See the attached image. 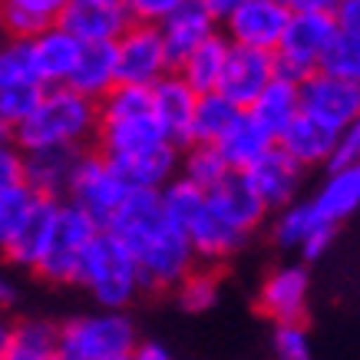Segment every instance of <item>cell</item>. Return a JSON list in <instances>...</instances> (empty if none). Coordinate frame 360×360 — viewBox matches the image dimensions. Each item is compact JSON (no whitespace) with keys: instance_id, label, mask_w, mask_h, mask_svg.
I'll list each match as a JSON object with an SVG mask.
<instances>
[{"instance_id":"2","label":"cell","mask_w":360,"mask_h":360,"mask_svg":"<svg viewBox=\"0 0 360 360\" xmlns=\"http://www.w3.org/2000/svg\"><path fill=\"white\" fill-rule=\"evenodd\" d=\"M96 136V103L66 86L44 89L37 110L11 132V142L20 153L40 149H83Z\"/></svg>"},{"instance_id":"30","label":"cell","mask_w":360,"mask_h":360,"mask_svg":"<svg viewBox=\"0 0 360 360\" xmlns=\"http://www.w3.org/2000/svg\"><path fill=\"white\" fill-rule=\"evenodd\" d=\"M241 110L231 106L219 93H205L195 99V112H192V142L188 146H219V139L238 122Z\"/></svg>"},{"instance_id":"12","label":"cell","mask_w":360,"mask_h":360,"mask_svg":"<svg viewBox=\"0 0 360 360\" xmlns=\"http://www.w3.org/2000/svg\"><path fill=\"white\" fill-rule=\"evenodd\" d=\"M195 93L182 79L169 73L155 86H149V112L155 129L162 132L169 146H188L192 142V112H195Z\"/></svg>"},{"instance_id":"16","label":"cell","mask_w":360,"mask_h":360,"mask_svg":"<svg viewBox=\"0 0 360 360\" xmlns=\"http://www.w3.org/2000/svg\"><path fill=\"white\" fill-rule=\"evenodd\" d=\"M241 175H245V182L251 186V192L258 195V202L264 208H288V205H295V195H297V188H301L304 169L291 162L278 146H271L258 162L251 165V169H245Z\"/></svg>"},{"instance_id":"34","label":"cell","mask_w":360,"mask_h":360,"mask_svg":"<svg viewBox=\"0 0 360 360\" xmlns=\"http://www.w3.org/2000/svg\"><path fill=\"white\" fill-rule=\"evenodd\" d=\"M175 297L182 311L188 314H202L219 301V274L208 271V268H192V271L175 284Z\"/></svg>"},{"instance_id":"44","label":"cell","mask_w":360,"mask_h":360,"mask_svg":"<svg viewBox=\"0 0 360 360\" xmlns=\"http://www.w3.org/2000/svg\"><path fill=\"white\" fill-rule=\"evenodd\" d=\"M288 13H321V17H334L344 0H281Z\"/></svg>"},{"instance_id":"1","label":"cell","mask_w":360,"mask_h":360,"mask_svg":"<svg viewBox=\"0 0 360 360\" xmlns=\"http://www.w3.org/2000/svg\"><path fill=\"white\" fill-rule=\"evenodd\" d=\"M103 231L129 251L142 288H175L195 268L188 238L162 215L159 192H129Z\"/></svg>"},{"instance_id":"25","label":"cell","mask_w":360,"mask_h":360,"mask_svg":"<svg viewBox=\"0 0 360 360\" xmlns=\"http://www.w3.org/2000/svg\"><path fill=\"white\" fill-rule=\"evenodd\" d=\"M245 112H248L251 122L274 142L284 132V126L301 112V106H297V83H291V79H284L274 73V79L258 93V99H255Z\"/></svg>"},{"instance_id":"36","label":"cell","mask_w":360,"mask_h":360,"mask_svg":"<svg viewBox=\"0 0 360 360\" xmlns=\"http://www.w3.org/2000/svg\"><path fill=\"white\" fill-rule=\"evenodd\" d=\"M37 83L30 73V56H27V40H0V93L17 86Z\"/></svg>"},{"instance_id":"41","label":"cell","mask_w":360,"mask_h":360,"mask_svg":"<svg viewBox=\"0 0 360 360\" xmlns=\"http://www.w3.org/2000/svg\"><path fill=\"white\" fill-rule=\"evenodd\" d=\"M357 159H360V126H350V129L338 132L334 149H330V159H328V169L330 172L357 169Z\"/></svg>"},{"instance_id":"19","label":"cell","mask_w":360,"mask_h":360,"mask_svg":"<svg viewBox=\"0 0 360 360\" xmlns=\"http://www.w3.org/2000/svg\"><path fill=\"white\" fill-rule=\"evenodd\" d=\"M219 23L208 17V11L202 7V0H182L162 23H159V37H162V46H165V56H169V66L182 63L192 50H195L202 40H208L215 33Z\"/></svg>"},{"instance_id":"43","label":"cell","mask_w":360,"mask_h":360,"mask_svg":"<svg viewBox=\"0 0 360 360\" xmlns=\"http://www.w3.org/2000/svg\"><path fill=\"white\" fill-rule=\"evenodd\" d=\"M334 235H338V229H330V225H321V229H314L304 241H301V255H304L307 262H317V258H321V255H324V251L334 245Z\"/></svg>"},{"instance_id":"29","label":"cell","mask_w":360,"mask_h":360,"mask_svg":"<svg viewBox=\"0 0 360 360\" xmlns=\"http://www.w3.org/2000/svg\"><path fill=\"white\" fill-rule=\"evenodd\" d=\"M274 142L264 136L255 122H251L248 112H241L238 122L231 126L225 136L219 139V155H221V162L229 165V172H245V169H251V165L258 162L268 149H271Z\"/></svg>"},{"instance_id":"9","label":"cell","mask_w":360,"mask_h":360,"mask_svg":"<svg viewBox=\"0 0 360 360\" xmlns=\"http://www.w3.org/2000/svg\"><path fill=\"white\" fill-rule=\"evenodd\" d=\"M297 106L307 120L321 122L324 129L344 132L357 126L360 83L328 77V73H311L304 83H297Z\"/></svg>"},{"instance_id":"18","label":"cell","mask_w":360,"mask_h":360,"mask_svg":"<svg viewBox=\"0 0 360 360\" xmlns=\"http://www.w3.org/2000/svg\"><path fill=\"white\" fill-rule=\"evenodd\" d=\"M106 162L112 165V172L120 175V182L129 192H159L179 172V149L169 142H159V146H149L142 153L106 159Z\"/></svg>"},{"instance_id":"24","label":"cell","mask_w":360,"mask_h":360,"mask_svg":"<svg viewBox=\"0 0 360 360\" xmlns=\"http://www.w3.org/2000/svg\"><path fill=\"white\" fill-rule=\"evenodd\" d=\"M70 0H0V27L11 40H33L60 23Z\"/></svg>"},{"instance_id":"3","label":"cell","mask_w":360,"mask_h":360,"mask_svg":"<svg viewBox=\"0 0 360 360\" xmlns=\"http://www.w3.org/2000/svg\"><path fill=\"white\" fill-rule=\"evenodd\" d=\"M136 344V328L122 311L83 314L56 328L60 360H129Z\"/></svg>"},{"instance_id":"7","label":"cell","mask_w":360,"mask_h":360,"mask_svg":"<svg viewBox=\"0 0 360 360\" xmlns=\"http://www.w3.org/2000/svg\"><path fill=\"white\" fill-rule=\"evenodd\" d=\"M330 33H334V17L321 13H291L284 27L281 40L274 46V73L291 83H304L311 73H317V63L324 56Z\"/></svg>"},{"instance_id":"50","label":"cell","mask_w":360,"mask_h":360,"mask_svg":"<svg viewBox=\"0 0 360 360\" xmlns=\"http://www.w3.org/2000/svg\"><path fill=\"white\" fill-rule=\"evenodd\" d=\"M0 142H11V129H7L4 122H0Z\"/></svg>"},{"instance_id":"5","label":"cell","mask_w":360,"mask_h":360,"mask_svg":"<svg viewBox=\"0 0 360 360\" xmlns=\"http://www.w3.org/2000/svg\"><path fill=\"white\" fill-rule=\"evenodd\" d=\"M96 235H99V229L77 205L60 202L56 205L53 229H50V238H46V248L33 271L53 284H77L83 258H86V251Z\"/></svg>"},{"instance_id":"47","label":"cell","mask_w":360,"mask_h":360,"mask_svg":"<svg viewBox=\"0 0 360 360\" xmlns=\"http://www.w3.org/2000/svg\"><path fill=\"white\" fill-rule=\"evenodd\" d=\"M11 334H13V324L4 314H0V360H4L7 347H11Z\"/></svg>"},{"instance_id":"48","label":"cell","mask_w":360,"mask_h":360,"mask_svg":"<svg viewBox=\"0 0 360 360\" xmlns=\"http://www.w3.org/2000/svg\"><path fill=\"white\" fill-rule=\"evenodd\" d=\"M13 304V288H11V281H4V278H0V311H4V307H11Z\"/></svg>"},{"instance_id":"28","label":"cell","mask_w":360,"mask_h":360,"mask_svg":"<svg viewBox=\"0 0 360 360\" xmlns=\"http://www.w3.org/2000/svg\"><path fill=\"white\" fill-rule=\"evenodd\" d=\"M360 205V165L357 169H340V172H330L328 182L317 188V195L311 198V208L314 215L324 225H334L338 229L344 219H350Z\"/></svg>"},{"instance_id":"23","label":"cell","mask_w":360,"mask_h":360,"mask_svg":"<svg viewBox=\"0 0 360 360\" xmlns=\"http://www.w3.org/2000/svg\"><path fill=\"white\" fill-rule=\"evenodd\" d=\"M334 139H338V132L324 129L321 122L307 120L304 112H297L295 120L284 126V132L274 139V146L281 149L288 159L301 169L307 165H324L330 159V149H334Z\"/></svg>"},{"instance_id":"14","label":"cell","mask_w":360,"mask_h":360,"mask_svg":"<svg viewBox=\"0 0 360 360\" xmlns=\"http://www.w3.org/2000/svg\"><path fill=\"white\" fill-rule=\"evenodd\" d=\"M205 205L208 212L219 221H225L231 231H238L248 238L251 231L258 229L268 215V208L258 202V195L251 192V186L245 182L241 172H229L219 186H212L205 192Z\"/></svg>"},{"instance_id":"21","label":"cell","mask_w":360,"mask_h":360,"mask_svg":"<svg viewBox=\"0 0 360 360\" xmlns=\"http://www.w3.org/2000/svg\"><path fill=\"white\" fill-rule=\"evenodd\" d=\"M56 27H63L77 44H116V37L129 27V17L122 7H112V4L70 0V7L63 11Z\"/></svg>"},{"instance_id":"20","label":"cell","mask_w":360,"mask_h":360,"mask_svg":"<svg viewBox=\"0 0 360 360\" xmlns=\"http://www.w3.org/2000/svg\"><path fill=\"white\" fill-rule=\"evenodd\" d=\"M83 149H40V153H23V186L37 198L60 202L70 188L73 169L79 162Z\"/></svg>"},{"instance_id":"26","label":"cell","mask_w":360,"mask_h":360,"mask_svg":"<svg viewBox=\"0 0 360 360\" xmlns=\"http://www.w3.org/2000/svg\"><path fill=\"white\" fill-rule=\"evenodd\" d=\"M56 205L60 202H50V198H37L27 212V219L20 221L17 235L11 238V245L4 248V255L11 258L13 264L20 268H37L40 255L46 248V238H50V229H53V219H56Z\"/></svg>"},{"instance_id":"39","label":"cell","mask_w":360,"mask_h":360,"mask_svg":"<svg viewBox=\"0 0 360 360\" xmlns=\"http://www.w3.org/2000/svg\"><path fill=\"white\" fill-rule=\"evenodd\" d=\"M274 360H311V338L304 324H278L271 338Z\"/></svg>"},{"instance_id":"46","label":"cell","mask_w":360,"mask_h":360,"mask_svg":"<svg viewBox=\"0 0 360 360\" xmlns=\"http://www.w3.org/2000/svg\"><path fill=\"white\" fill-rule=\"evenodd\" d=\"M129 360H175V357L162 347V344H136Z\"/></svg>"},{"instance_id":"4","label":"cell","mask_w":360,"mask_h":360,"mask_svg":"<svg viewBox=\"0 0 360 360\" xmlns=\"http://www.w3.org/2000/svg\"><path fill=\"white\" fill-rule=\"evenodd\" d=\"M77 284H83L106 311H122L142 291L136 262L129 258V251L106 231H99L93 238Z\"/></svg>"},{"instance_id":"35","label":"cell","mask_w":360,"mask_h":360,"mask_svg":"<svg viewBox=\"0 0 360 360\" xmlns=\"http://www.w3.org/2000/svg\"><path fill=\"white\" fill-rule=\"evenodd\" d=\"M321 225H324V221L314 215L311 202H297V205L281 208V219L274 225V238H278V245H284V248H301V241L314 229H321ZM330 229H334V225H330Z\"/></svg>"},{"instance_id":"8","label":"cell","mask_w":360,"mask_h":360,"mask_svg":"<svg viewBox=\"0 0 360 360\" xmlns=\"http://www.w3.org/2000/svg\"><path fill=\"white\" fill-rule=\"evenodd\" d=\"M116 83L122 86H155L162 77L172 73L169 56H165L159 27H142V23H129L126 30L116 37Z\"/></svg>"},{"instance_id":"10","label":"cell","mask_w":360,"mask_h":360,"mask_svg":"<svg viewBox=\"0 0 360 360\" xmlns=\"http://www.w3.org/2000/svg\"><path fill=\"white\" fill-rule=\"evenodd\" d=\"M288 7L281 0H245L238 11L231 13L225 27V40L231 46H248V50H264L274 53V46L281 40L284 27H288Z\"/></svg>"},{"instance_id":"32","label":"cell","mask_w":360,"mask_h":360,"mask_svg":"<svg viewBox=\"0 0 360 360\" xmlns=\"http://www.w3.org/2000/svg\"><path fill=\"white\" fill-rule=\"evenodd\" d=\"M159 205H162L165 219H169L175 229L186 235V229L195 221L198 212L205 208V192L175 175L172 182H165V186L159 188Z\"/></svg>"},{"instance_id":"15","label":"cell","mask_w":360,"mask_h":360,"mask_svg":"<svg viewBox=\"0 0 360 360\" xmlns=\"http://www.w3.org/2000/svg\"><path fill=\"white\" fill-rule=\"evenodd\" d=\"M317 73L360 83V0H344L334 11V33H330Z\"/></svg>"},{"instance_id":"38","label":"cell","mask_w":360,"mask_h":360,"mask_svg":"<svg viewBox=\"0 0 360 360\" xmlns=\"http://www.w3.org/2000/svg\"><path fill=\"white\" fill-rule=\"evenodd\" d=\"M40 96H44V86H37V83H27V86H17V89L0 93V122L13 132L33 110H37Z\"/></svg>"},{"instance_id":"22","label":"cell","mask_w":360,"mask_h":360,"mask_svg":"<svg viewBox=\"0 0 360 360\" xmlns=\"http://www.w3.org/2000/svg\"><path fill=\"white\" fill-rule=\"evenodd\" d=\"M112 86H116V50H112V44H79L66 89L99 103Z\"/></svg>"},{"instance_id":"33","label":"cell","mask_w":360,"mask_h":360,"mask_svg":"<svg viewBox=\"0 0 360 360\" xmlns=\"http://www.w3.org/2000/svg\"><path fill=\"white\" fill-rule=\"evenodd\" d=\"M179 165H182V175L192 182L195 188L208 192L212 186H219L221 179L229 175V165L221 162V155L215 146H186V155H179Z\"/></svg>"},{"instance_id":"6","label":"cell","mask_w":360,"mask_h":360,"mask_svg":"<svg viewBox=\"0 0 360 360\" xmlns=\"http://www.w3.org/2000/svg\"><path fill=\"white\" fill-rule=\"evenodd\" d=\"M66 195H70V205H77L103 231L112 221V215L120 212V205L126 202L129 188L122 186L120 175L112 172V165L99 153H79V162L73 169Z\"/></svg>"},{"instance_id":"40","label":"cell","mask_w":360,"mask_h":360,"mask_svg":"<svg viewBox=\"0 0 360 360\" xmlns=\"http://www.w3.org/2000/svg\"><path fill=\"white\" fill-rule=\"evenodd\" d=\"M182 0H122V11L129 17V23H142V27H159L169 13L179 7Z\"/></svg>"},{"instance_id":"31","label":"cell","mask_w":360,"mask_h":360,"mask_svg":"<svg viewBox=\"0 0 360 360\" xmlns=\"http://www.w3.org/2000/svg\"><path fill=\"white\" fill-rule=\"evenodd\" d=\"M4 360H60L56 354V328L44 321H23L13 324L11 347Z\"/></svg>"},{"instance_id":"37","label":"cell","mask_w":360,"mask_h":360,"mask_svg":"<svg viewBox=\"0 0 360 360\" xmlns=\"http://www.w3.org/2000/svg\"><path fill=\"white\" fill-rule=\"evenodd\" d=\"M33 202H37V195H33L27 186L0 192V251L11 245V238L17 235V229H20V221L27 219V212H30Z\"/></svg>"},{"instance_id":"13","label":"cell","mask_w":360,"mask_h":360,"mask_svg":"<svg viewBox=\"0 0 360 360\" xmlns=\"http://www.w3.org/2000/svg\"><path fill=\"white\" fill-rule=\"evenodd\" d=\"M307 271L301 264H284L274 268L262 281L258 291V311L264 317H271L274 324H301L307 314Z\"/></svg>"},{"instance_id":"27","label":"cell","mask_w":360,"mask_h":360,"mask_svg":"<svg viewBox=\"0 0 360 360\" xmlns=\"http://www.w3.org/2000/svg\"><path fill=\"white\" fill-rule=\"evenodd\" d=\"M225 56H229V40L215 30L208 40H202L182 63L175 66V77L182 79L195 96L215 93L221 79V70H225Z\"/></svg>"},{"instance_id":"45","label":"cell","mask_w":360,"mask_h":360,"mask_svg":"<svg viewBox=\"0 0 360 360\" xmlns=\"http://www.w3.org/2000/svg\"><path fill=\"white\" fill-rule=\"evenodd\" d=\"M241 4H245V0H202V7H205L208 17H212L215 23H225L231 13L238 11Z\"/></svg>"},{"instance_id":"11","label":"cell","mask_w":360,"mask_h":360,"mask_svg":"<svg viewBox=\"0 0 360 360\" xmlns=\"http://www.w3.org/2000/svg\"><path fill=\"white\" fill-rule=\"evenodd\" d=\"M271 79H274V56L271 53L229 44L225 70H221V79H219V89H215V93L225 96L231 106H238V110L245 112Z\"/></svg>"},{"instance_id":"42","label":"cell","mask_w":360,"mask_h":360,"mask_svg":"<svg viewBox=\"0 0 360 360\" xmlns=\"http://www.w3.org/2000/svg\"><path fill=\"white\" fill-rule=\"evenodd\" d=\"M23 186V153L13 142H0V192Z\"/></svg>"},{"instance_id":"17","label":"cell","mask_w":360,"mask_h":360,"mask_svg":"<svg viewBox=\"0 0 360 360\" xmlns=\"http://www.w3.org/2000/svg\"><path fill=\"white\" fill-rule=\"evenodd\" d=\"M79 44L63 30V27H50V30L37 33L33 40H27V56H30V73L37 79V86L53 89L66 86V79L73 73Z\"/></svg>"},{"instance_id":"51","label":"cell","mask_w":360,"mask_h":360,"mask_svg":"<svg viewBox=\"0 0 360 360\" xmlns=\"http://www.w3.org/2000/svg\"><path fill=\"white\" fill-rule=\"evenodd\" d=\"M0 40H4V27H0Z\"/></svg>"},{"instance_id":"49","label":"cell","mask_w":360,"mask_h":360,"mask_svg":"<svg viewBox=\"0 0 360 360\" xmlns=\"http://www.w3.org/2000/svg\"><path fill=\"white\" fill-rule=\"evenodd\" d=\"M79 4H112V7H122V0H79Z\"/></svg>"}]
</instances>
